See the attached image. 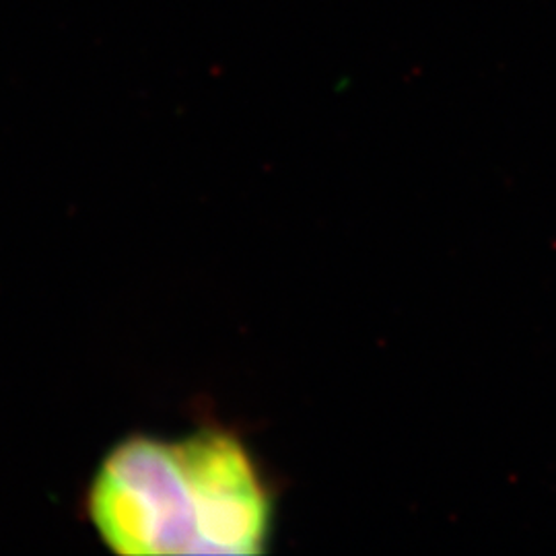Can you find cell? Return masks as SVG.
<instances>
[{
    "label": "cell",
    "mask_w": 556,
    "mask_h": 556,
    "mask_svg": "<svg viewBox=\"0 0 556 556\" xmlns=\"http://www.w3.org/2000/svg\"><path fill=\"white\" fill-rule=\"evenodd\" d=\"M87 511L118 555L254 556L268 548L275 505L243 441L200 429L119 441L91 480Z\"/></svg>",
    "instance_id": "6da1fadb"
}]
</instances>
